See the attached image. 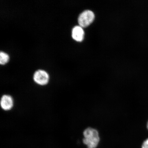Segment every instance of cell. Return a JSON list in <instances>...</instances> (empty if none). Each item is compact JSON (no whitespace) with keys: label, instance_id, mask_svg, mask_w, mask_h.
<instances>
[{"label":"cell","instance_id":"6","mask_svg":"<svg viewBox=\"0 0 148 148\" xmlns=\"http://www.w3.org/2000/svg\"><path fill=\"white\" fill-rule=\"evenodd\" d=\"M9 56L7 53L1 51L0 53V64L4 65L8 62Z\"/></svg>","mask_w":148,"mask_h":148},{"label":"cell","instance_id":"3","mask_svg":"<svg viewBox=\"0 0 148 148\" xmlns=\"http://www.w3.org/2000/svg\"><path fill=\"white\" fill-rule=\"evenodd\" d=\"M49 74L43 70H37L33 75L34 82L40 86L47 84L49 82Z\"/></svg>","mask_w":148,"mask_h":148},{"label":"cell","instance_id":"2","mask_svg":"<svg viewBox=\"0 0 148 148\" xmlns=\"http://www.w3.org/2000/svg\"><path fill=\"white\" fill-rule=\"evenodd\" d=\"M95 15L92 11L86 10L81 14L78 18V23L82 27L88 26L93 21Z\"/></svg>","mask_w":148,"mask_h":148},{"label":"cell","instance_id":"7","mask_svg":"<svg viewBox=\"0 0 148 148\" xmlns=\"http://www.w3.org/2000/svg\"><path fill=\"white\" fill-rule=\"evenodd\" d=\"M142 148H148V138L144 142Z\"/></svg>","mask_w":148,"mask_h":148},{"label":"cell","instance_id":"5","mask_svg":"<svg viewBox=\"0 0 148 148\" xmlns=\"http://www.w3.org/2000/svg\"><path fill=\"white\" fill-rule=\"evenodd\" d=\"M82 27L80 26H76L72 30V37L76 41H82L84 38V32Z\"/></svg>","mask_w":148,"mask_h":148},{"label":"cell","instance_id":"4","mask_svg":"<svg viewBox=\"0 0 148 148\" xmlns=\"http://www.w3.org/2000/svg\"><path fill=\"white\" fill-rule=\"evenodd\" d=\"M1 106L5 110H9L12 109L14 106V101L10 96L3 95L1 98Z\"/></svg>","mask_w":148,"mask_h":148},{"label":"cell","instance_id":"8","mask_svg":"<svg viewBox=\"0 0 148 148\" xmlns=\"http://www.w3.org/2000/svg\"><path fill=\"white\" fill-rule=\"evenodd\" d=\"M147 129L148 130V123H147Z\"/></svg>","mask_w":148,"mask_h":148},{"label":"cell","instance_id":"1","mask_svg":"<svg viewBox=\"0 0 148 148\" xmlns=\"http://www.w3.org/2000/svg\"><path fill=\"white\" fill-rule=\"evenodd\" d=\"M84 138L83 142L87 146L88 148H96L99 144L100 140L99 134L95 129L88 127L83 132Z\"/></svg>","mask_w":148,"mask_h":148}]
</instances>
